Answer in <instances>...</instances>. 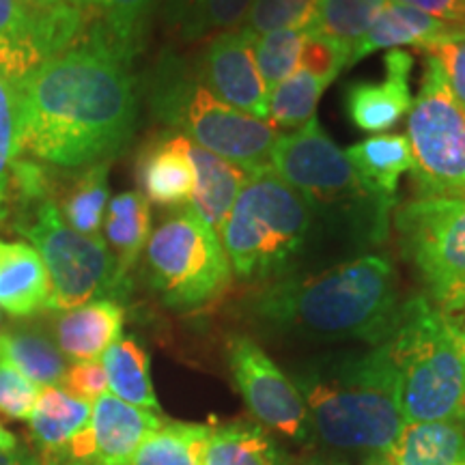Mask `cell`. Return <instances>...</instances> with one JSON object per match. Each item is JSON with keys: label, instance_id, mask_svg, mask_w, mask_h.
Listing matches in <instances>:
<instances>
[{"label": "cell", "instance_id": "obj_1", "mask_svg": "<svg viewBox=\"0 0 465 465\" xmlns=\"http://www.w3.org/2000/svg\"><path fill=\"white\" fill-rule=\"evenodd\" d=\"M15 91L20 155L45 164L89 168L108 162L130 143L136 125L130 61L95 22Z\"/></svg>", "mask_w": 465, "mask_h": 465}, {"label": "cell", "instance_id": "obj_2", "mask_svg": "<svg viewBox=\"0 0 465 465\" xmlns=\"http://www.w3.org/2000/svg\"><path fill=\"white\" fill-rule=\"evenodd\" d=\"M392 263L366 254L315 276L287 278L254 302L261 322L312 341H362L371 347L391 339L399 317Z\"/></svg>", "mask_w": 465, "mask_h": 465}, {"label": "cell", "instance_id": "obj_3", "mask_svg": "<svg viewBox=\"0 0 465 465\" xmlns=\"http://www.w3.org/2000/svg\"><path fill=\"white\" fill-rule=\"evenodd\" d=\"M311 429L342 450L391 452L405 427L401 381L386 342L334 353L295 375Z\"/></svg>", "mask_w": 465, "mask_h": 465}, {"label": "cell", "instance_id": "obj_4", "mask_svg": "<svg viewBox=\"0 0 465 465\" xmlns=\"http://www.w3.org/2000/svg\"><path fill=\"white\" fill-rule=\"evenodd\" d=\"M386 345L399 371L405 424L465 422V360L438 306L424 295L401 304Z\"/></svg>", "mask_w": 465, "mask_h": 465}, {"label": "cell", "instance_id": "obj_5", "mask_svg": "<svg viewBox=\"0 0 465 465\" xmlns=\"http://www.w3.org/2000/svg\"><path fill=\"white\" fill-rule=\"evenodd\" d=\"M312 226L308 201L272 171L250 174L220 242L232 274L243 281L278 276L304 248Z\"/></svg>", "mask_w": 465, "mask_h": 465}, {"label": "cell", "instance_id": "obj_6", "mask_svg": "<svg viewBox=\"0 0 465 465\" xmlns=\"http://www.w3.org/2000/svg\"><path fill=\"white\" fill-rule=\"evenodd\" d=\"M155 113L177 125L185 138L218 155L243 173L257 174L272 168L278 127L218 100L199 80H185L173 65H164L153 93Z\"/></svg>", "mask_w": 465, "mask_h": 465}, {"label": "cell", "instance_id": "obj_7", "mask_svg": "<svg viewBox=\"0 0 465 465\" xmlns=\"http://www.w3.org/2000/svg\"><path fill=\"white\" fill-rule=\"evenodd\" d=\"M15 229L33 242L44 261L50 281V311L72 308L121 293L124 281L116 272V259L108 243L74 231L52 199L25 205Z\"/></svg>", "mask_w": 465, "mask_h": 465}, {"label": "cell", "instance_id": "obj_8", "mask_svg": "<svg viewBox=\"0 0 465 465\" xmlns=\"http://www.w3.org/2000/svg\"><path fill=\"white\" fill-rule=\"evenodd\" d=\"M144 261L151 287L174 311L212 304L231 284L232 270L223 242L192 207L151 231Z\"/></svg>", "mask_w": 465, "mask_h": 465}, {"label": "cell", "instance_id": "obj_9", "mask_svg": "<svg viewBox=\"0 0 465 465\" xmlns=\"http://www.w3.org/2000/svg\"><path fill=\"white\" fill-rule=\"evenodd\" d=\"M407 114L418 196L465 199V108L433 56H427L420 91Z\"/></svg>", "mask_w": 465, "mask_h": 465}, {"label": "cell", "instance_id": "obj_10", "mask_svg": "<svg viewBox=\"0 0 465 465\" xmlns=\"http://www.w3.org/2000/svg\"><path fill=\"white\" fill-rule=\"evenodd\" d=\"M272 171L298 190L311 207L362 205L388 216V209L364 190L345 151L323 132L317 116L278 138L272 151Z\"/></svg>", "mask_w": 465, "mask_h": 465}, {"label": "cell", "instance_id": "obj_11", "mask_svg": "<svg viewBox=\"0 0 465 465\" xmlns=\"http://www.w3.org/2000/svg\"><path fill=\"white\" fill-rule=\"evenodd\" d=\"M399 246L440 300L465 282V199H418L394 216Z\"/></svg>", "mask_w": 465, "mask_h": 465}, {"label": "cell", "instance_id": "obj_12", "mask_svg": "<svg viewBox=\"0 0 465 465\" xmlns=\"http://www.w3.org/2000/svg\"><path fill=\"white\" fill-rule=\"evenodd\" d=\"M91 22L89 9L80 5L33 9L25 0H0V75L17 86L78 44Z\"/></svg>", "mask_w": 465, "mask_h": 465}, {"label": "cell", "instance_id": "obj_13", "mask_svg": "<svg viewBox=\"0 0 465 465\" xmlns=\"http://www.w3.org/2000/svg\"><path fill=\"white\" fill-rule=\"evenodd\" d=\"M229 369L248 411L272 431L306 440L311 431L304 399L281 366L248 336L229 341Z\"/></svg>", "mask_w": 465, "mask_h": 465}, {"label": "cell", "instance_id": "obj_14", "mask_svg": "<svg viewBox=\"0 0 465 465\" xmlns=\"http://www.w3.org/2000/svg\"><path fill=\"white\" fill-rule=\"evenodd\" d=\"M153 411L106 392L93 403L91 420L61 449L42 452V465H130L143 440L162 427Z\"/></svg>", "mask_w": 465, "mask_h": 465}, {"label": "cell", "instance_id": "obj_15", "mask_svg": "<svg viewBox=\"0 0 465 465\" xmlns=\"http://www.w3.org/2000/svg\"><path fill=\"white\" fill-rule=\"evenodd\" d=\"M254 35L243 28L216 35L201 61L199 83L218 100L267 119V86L254 63ZM270 121V119H267Z\"/></svg>", "mask_w": 465, "mask_h": 465}, {"label": "cell", "instance_id": "obj_16", "mask_svg": "<svg viewBox=\"0 0 465 465\" xmlns=\"http://www.w3.org/2000/svg\"><path fill=\"white\" fill-rule=\"evenodd\" d=\"M414 58L403 50H388L383 83H353L345 91V108L360 132L381 134L392 130L410 113V74Z\"/></svg>", "mask_w": 465, "mask_h": 465}, {"label": "cell", "instance_id": "obj_17", "mask_svg": "<svg viewBox=\"0 0 465 465\" xmlns=\"http://www.w3.org/2000/svg\"><path fill=\"white\" fill-rule=\"evenodd\" d=\"M457 31H463V26L449 25V22H441L420 9L388 0L373 25L369 26V31L364 33V37L356 44L347 65H356L358 61L377 50H401V45L427 50L429 45L450 37Z\"/></svg>", "mask_w": 465, "mask_h": 465}, {"label": "cell", "instance_id": "obj_18", "mask_svg": "<svg viewBox=\"0 0 465 465\" xmlns=\"http://www.w3.org/2000/svg\"><path fill=\"white\" fill-rule=\"evenodd\" d=\"M125 311L119 302L102 298L61 312L54 334L61 353L74 362L102 360L110 345L124 334Z\"/></svg>", "mask_w": 465, "mask_h": 465}, {"label": "cell", "instance_id": "obj_19", "mask_svg": "<svg viewBox=\"0 0 465 465\" xmlns=\"http://www.w3.org/2000/svg\"><path fill=\"white\" fill-rule=\"evenodd\" d=\"M188 138L168 136L155 141L138 160L143 196L160 207H183L194 194V166L188 155Z\"/></svg>", "mask_w": 465, "mask_h": 465}, {"label": "cell", "instance_id": "obj_20", "mask_svg": "<svg viewBox=\"0 0 465 465\" xmlns=\"http://www.w3.org/2000/svg\"><path fill=\"white\" fill-rule=\"evenodd\" d=\"M364 190L391 209L397 201L399 179L411 171V149L405 134H377L345 151Z\"/></svg>", "mask_w": 465, "mask_h": 465}, {"label": "cell", "instance_id": "obj_21", "mask_svg": "<svg viewBox=\"0 0 465 465\" xmlns=\"http://www.w3.org/2000/svg\"><path fill=\"white\" fill-rule=\"evenodd\" d=\"M50 281L31 243L0 240V308L11 317H31L48 306Z\"/></svg>", "mask_w": 465, "mask_h": 465}, {"label": "cell", "instance_id": "obj_22", "mask_svg": "<svg viewBox=\"0 0 465 465\" xmlns=\"http://www.w3.org/2000/svg\"><path fill=\"white\" fill-rule=\"evenodd\" d=\"M188 155L194 166V194H192L190 207L220 237L250 174L231 162L201 149L192 141L188 143Z\"/></svg>", "mask_w": 465, "mask_h": 465}, {"label": "cell", "instance_id": "obj_23", "mask_svg": "<svg viewBox=\"0 0 465 465\" xmlns=\"http://www.w3.org/2000/svg\"><path fill=\"white\" fill-rule=\"evenodd\" d=\"M391 457L394 465H465V422L405 424Z\"/></svg>", "mask_w": 465, "mask_h": 465}, {"label": "cell", "instance_id": "obj_24", "mask_svg": "<svg viewBox=\"0 0 465 465\" xmlns=\"http://www.w3.org/2000/svg\"><path fill=\"white\" fill-rule=\"evenodd\" d=\"M151 203L143 192H121L108 203L104 231L108 248L114 250L116 272L125 282L127 272L136 265L151 237Z\"/></svg>", "mask_w": 465, "mask_h": 465}, {"label": "cell", "instance_id": "obj_25", "mask_svg": "<svg viewBox=\"0 0 465 465\" xmlns=\"http://www.w3.org/2000/svg\"><path fill=\"white\" fill-rule=\"evenodd\" d=\"M65 356L42 330L17 325L0 332V362L14 366L37 386H61L67 373Z\"/></svg>", "mask_w": 465, "mask_h": 465}, {"label": "cell", "instance_id": "obj_26", "mask_svg": "<svg viewBox=\"0 0 465 465\" xmlns=\"http://www.w3.org/2000/svg\"><path fill=\"white\" fill-rule=\"evenodd\" d=\"M91 411L93 403L72 397L61 386H44L28 418L35 444L42 452L61 449L89 424Z\"/></svg>", "mask_w": 465, "mask_h": 465}, {"label": "cell", "instance_id": "obj_27", "mask_svg": "<svg viewBox=\"0 0 465 465\" xmlns=\"http://www.w3.org/2000/svg\"><path fill=\"white\" fill-rule=\"evenodd\" d=\"M102 364L108 375L110 394L134 407L158 414L162 407L151 383L149 356L141 342L132 336L119 339L106 349Z\"/></svg>", "mask_w": 465, "mask_h": 465}, {"label": "cell", "instance_id": "obj_28", "mask_svg": "<svg viewBox=\"0 0 465 465\" xmlns=\"http://www.w3.org/2000/svg\"><path fill=\"white\" fill-rule=\"evenodd\" d=\"M252 0H168L166 25L183 42H201L240 26Z\"/></svg>", "mask_w": 465, "mask_h": 465}, {"label": "cell", "instance_id": "obj_29", "mask_svg": "<svg viewBox=\"0 0 465 465\" xmlns=\"http://www.w3.org/2000/svg\"><path fill=\"white\" fill-rule=\"evenodd\" d=\"M388 0H317L315 20L306 35L332 44L342 54L351 56L353 48Z\"/></svg>", "mask_w": 465, "mask_h": 465}, {"label": "cell", "instance_id": "obj_30", "mask_svg": "<svg viewBox=\"0 0 465 465\" xmlns=\"http://www.w3.org/2000/svg\"><path fill=\"white\" fill-rule=\"evenodd\" d=\"M212 429L199 422H162L143 440L130 465H203Z\"/></svg>", "mask_w": 465, "mask_h": 465}, {"label": "cell", "instance_id": "obj_31", "mask_svg": "<svg viewBox=\"0 0 465 465\" xmlns=\"http://www.w3.org/2000/svg\"><path fill=\"white\" fill-rule=\"evenodd\" d=\"M93 22L125 61L141 50L155 0H84Z\"/></svg>", "mask_w": 465, "mask_h": 465}, {"label": "cell", "instance_id": "obj_32", "mask_svg": "<svg viewBox=\"0 0 465 465\" xmlns=\"http://www.w3.org/2000/svg\"><path fill=\"white\" fill-rule=\"evenodd\" d=\"M281 457L263 429L248 422L213 427L203 465H278Z\"/></svg>", "mask_w": 465, "mask_h": 465}, {"label": "cell", "instance_id": "obj_33", "mask_svg": "<svg viewBox=\"0 0 465 465\" xmlns=\"http://www.w3.org/2000/svg\"><path fill=\"white\" fill-rule=\"evenodd\" d=\"M108 162L84 168L63 199V220L83 235L97 237L110 203Z\"/></svg>", "mask_w": 465, "mask_h": 465}, {"label": "cell", "instance_id": "obj_34", "mask_svg": "<svg viewBox=\"0 0 465 465\" xmlns=\"http://www.w3.org/2000/svg\"><path fill=\"white\" fill-rule=\"evenodd\" d=\"M328 83L298 67L287 80L276 84L267 95V119L276 127H302L315 119L317 104Z\"/></svg>", "mask_w": 465, "mask_h": 465}, {"label": "cell", "instance_id": "obj_35", "mask_svg": "<svg viewBox=\"0 0 465 465\" xmlns=\"http://www.w3.org/2000/svg\"><path fill=\"white\" fill-rule=\"evenodd\" d=\"M304 44L306 33L291 31V28L272 31L254 37V63H257V69L267 86V93L274 89L276 84H281L282 80H287L300 67Z\"/></svg>", "mask_w": 465, "mask_h": 465}, {"label": "cell", "instance_id": "obj_36", "mask_svg": "<svg viewBox=\"0 0 465 465\" xmlns=\"http://www.w3.org/2000/svg\"><path fill=\"white\" fill-rule=\"evenodd\" d=\"M317 0H252L242 26L254 37L272 31H308L315 20Z\"/></svg>", "mask_w": 465, "mask_h": 465}, {"label": "cell", "instance_id": "obj_37", "mask_svg": "<svg viewBox=\"0 0 465 465\" xmlns=\"http://www.w3.org/2000/svg\"><path fill=\"white\" fill-rule=\"evenodd\" d=\"M17 155V91L0 75V220L9 213V183Z\"/></svg>", "mask_w": 465, "mask_h": 465}, {"label": "cell", "instance_id": "obj_38", "mask_svg": "<svg viewBox=\"0 0 465 465\" xmlns=\"http://www.w3.org/2000/svg\"><path fill=\"white\" fill-rule=\"evenodd\" d=\"M42 386L28 380L14 366L0 362V414L11 420H28L37 405Z\"/></svg>", "mask_w": 465, "mask_h": 465}, {"label": "cell", "instance_id": "obj_39", "mask_svg": "<svg viewBox=\"0 0 465 465\" xmlns=\"http://www.w3.org/2000/svg\"><path fill=\"white\" fill-rule=\"evenodd\" d=\"M427 56H433L444 72L446 83H449L452 95L465 108V28L457 31L450 37L429 45Z\"/></svg>", "mask_w": 465, "mask_h": 465}, {"label": "cell", "instance_id": "obj_40", "mask_svg": "<svg viewBox=\"0 0 465 465\" xmlns=\"http://www.w3.org/2000/svg\"><path fill=\"white\" fill-rule=\"evenodd\" d=\"M63 391L86 403H95L97 399L108 392V375L102 360H86V362H74L69 366L61 381Z\"/></svg>", "mask_w": 465, "mask_h": 465}, {"label": "cell", "instance_id": "obj_41", "mask_svg": "<svg viewBox=\"0 0 465 465\" xmlns=\"http://www.w3.org/2000/svg\"><path fill=\"white\" fill-rule=\"evenodd\" d=\"M300 67H304L306 72L315 74L317 78L330 84L341 74V69L347 67V56L341 50H336L332 44L312 37V35H306Z\"/></svg>", "mask_w": 465, "mask_h": 465}, {"label": "cell", "instance_id": "obj_42", "mask_svg": "<svg viewBox=\"0 0 465 465\" xmlns=\"http://www.w3.org/2000/svg\"><path fill=\"white\" fill-rule=\"evenodd\" d=\"M438 302V312L450 334L455 336L459 349H461L465 360V282L457 284L450 291H446Z\"/></svg>", "mask_w": 465, "mask_h": 465}, {"label": "cell", "instance_id": "obj_43", "mask_svg": "<svg viewBox=\"0 0 465 465\" xmlns=\"http://www.w3.org/2000/svg\"><path fill=\"white\" fill-rule=\"evenodd\" d=\"M394 3L420 9L441 22L465 28V0H394Z\"/></svg>", "mask_w": 465, "mask_h": 465}, {"label": "cell", "instance_id": "obj_44", "mask_svg": "<svg viewBox=\"0 0 465 465\" xmlns=\"http://www.w3.org/2000/svg\"><path fill=\"white\" fill-rule=\"evenodd\" d=\"M31 455H33V450L25 449V446H17V449L7 450V452L0 450V465H20V463H25Z\"/></svg>", "mask_w": 465, "mask_h": 465}, {"label": "cell", "instance_id": "obj_45", "mask_svg": "<svg viewBox=\"0 0 465 465\" xmlns=\"http://www.w3.org/2000/svg\"><path fill=\"white\" fill-rule=\"evenodd\" d=\"M25 3L33 9H52L63 7V5H80V7H84V0H25Z\"/></svg>", "mask_w": 465, "mask_h": 465}, {"label": "cell", "instance_id": "obj_46", "mask_svg": "<svg viewBox=\"0 0 465 465\" xmlns=\"http://www.w3.org/2000/svg\"><path fill=\"white\" fill-rule=\"evenodd\" d=\"M17 449V438L7 429L3 427V422H0V450L7 452V450H14Z\"/></svg>", "mask_w": 465, "mask_h": 465}, {"label": "cell", "instance_id": "obj_47", "mask_svg": "<svg viewBox=\"0 0 465 465\" xmlns=\"http://www.w3.org/2000/svg\"><path fill=\"white\" fill-rule=\"evenodd\" d=\"M364 465H394L391 452H371V457L366 459Z\"/></svg>", "mask_w": 465, "mask_h": 465}, {"label": "cell", "instance_id": "obj_48", "mask_svg": "<svg viewBox=\"0 0 465 465\" xmlns=\"http://www.w3.org/2000/svg\"><path fill=\"white\" fill-rule=\"evenodd\" d=\"M20 465H42V457H37V455H35V452H33V455L28 457L25 463H20Z\"/></svg>", "mask_w": 465, "mask_h": 465}, {"label": "cell", "instance_id": "obj_49", "mask_svg": "<svg viewBox=\"0 0 465 465\" xmlns=\"http://www.w3.org/2000/svg\"><path fill=\"white\" fill-rule=\"evenodd\" d=\"M308 465H341V463H325V461H312V463H308Z\"/></svg>", "mask_w": 465, "mask_h": 465}, {"label": "cell", "instance_id": "obj_50", "mask_svg": "<svg viewBox=\"0 0 465 465\" xmlns=\"http://www.w3.org/2000/svg\"><path fill=\"white\" fill-rule=\"evenodd\" d=\"M0 332H3V308H0Z\"/></svg>", "mask_w": 465, "mask_h": 465}]
</instances>
